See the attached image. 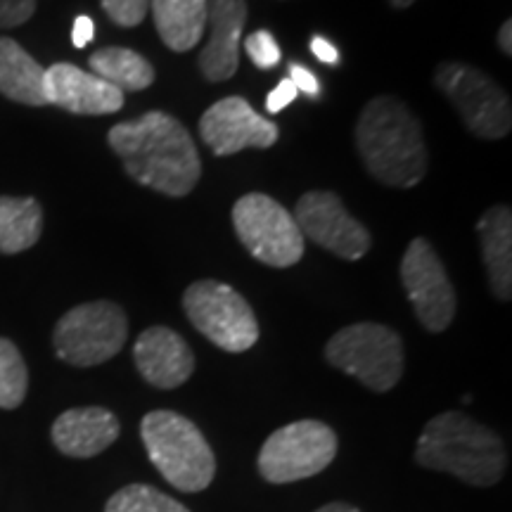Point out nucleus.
<instances>
[{"instance_id":"1","label":"nucleus","mask_w":512,"mask_h":512,"mask_svg":"<svg viewBox=\"0 0 512 512\" xmlns=\"http://www.w3.org/2000/svg\"><path fill=\"white\" fill-rule=\"evenodd\" d=\"M110 147L133 181L169 197H185L202 176L195 140L181 121L166 112L112 126Z\"/></svg>"},{"instance_id":"2","label":"nucleus","mask_w":512,"mask_h":512,"mask_svg":"<svg viewBox=\"0 0 512 512\" xmlns=\"http://www.w3.org/2000/svg\"><path fill=\"white\" fill-rule=\"evenodd\" d=\"M363 164L389 188H415L427 176V145L415 114L392 95H377L356 124Z\"/></svg>"},{"instance_id":"3","label":"nucleus","mask_w":512,"mask_h":512,"mask_svg":"<svg viewBox=\"0 0 512 512\" xmlns=\"http://www.w3.org/2000/svg\"><path fill=\"white\" fill-rule=\"evenodd\" d=\"M415 460L427 470L448 472L472 486H491L503 477L508 453L489 427L448 411L422 427Z\"/></svg>"},{"instance_id":"4","label":"nucleus","mask_w":512,"mask_h":512,"mask_svg":"<svg viewBox=\"0 0 512 512\" xmlns=\"http://www.w3.org/2000/svg\"><path fill=\"white\" fill-rule=\"evenodd\" d=\"M152 465L171 486L197 494L214 482L216 458L195 422L174 411H152L140 422Z\"/></svg>"},{"instance_id":"5","label":"nucleus","mask_w":512,"mask_h":512,"mask_svg":"<svg viewBox=\"0 0 512 512\" xmlns=\"http://www.w3.org/2000/svg\"><path fill=\"white\" fill-rule=\"evenodd\" d=\"M325 358L373 392H389L403 375V342L399 332L380 323L342 328L325 347Z\"/></svg>"},{"instance_id":"6","label":"nucleus","mask_w":512,"mask_h":512,"mask_svg":"<svg viewBox=\"0 0 512 512\" xmlns=\"http://www.w3.org/2000/svg\"><path fill=\"white\" fill-rule=\"evenodd\" d=\"M185 316L211 344L230 354L252 349L259 339V323L252 306L238 290L219 280L192 283L183 294Z\"/></svg>"},{"instance_id":"7","label":"nucleus","mask_w":512,"mask_h":512,"mask_svg":"<svg viewBox=\"0 0 512 512\" xmlns=\"http://www.w3.org/2000/svg\"><path fill=\"white\" fill-rule=\"evenodd\" d=\"M128 320L119 304L88 302L74 306L57 320L53 332L55 354L79 368L100 366L124 349Z\"/></svg>"},{"instance_id":"8","label":"nucleus","mask_w":512,"mask_h":512,"mask_svg":"<svg viewBox=\"0 0 512 512\" xmlns=\"http://www.w3.org/2000/svg\"><path fill=\"white\" fill-rule=\"evenodd\" d=\"M238 240L261 264L290 268L304 256V235L283 204L261 192H249L233 207Z\"/></svg>"},{"instance_id":"9","label":"nucleus","mask_w":512,"mask_h":512,"mask_svg":"<svg viewBox=\"0 0 512 512\" xmlns=\"http://www.w3.org/2000/svg\"><path fill=\"white\" fill-rule=\"evenodd\" d=\"M337 456V434L325 422L299 420L280 427L261 446V477L271 484H290L316 477Z\"/></svg>"},{"instance_id":"10","label":"nucleus","mask_w":512,"mask_h":512,"mask_svg":"<svg viewBox=\"0 0 512 512\" xmlns=\"http://www.w3.org/2000/svg\"><path fill=\"white\" fill-rule=\"evenodd\" d=\"M434 83L453 102L460 119L477 138H505L512 128L510 98L489 74L470 64H439Z\"/></svg>"},{"instance_id":"11","label":"nucleus","mask_w":512,"mask_h":512,"mask_svg":"<svg viewBox=\"0 0 512 512\" xmlns=\"http://www.w3.org/2000/svg\"><path fill=\"white\" fill-rule=\"evenodd\" d=\"M401 283L422 328L444 332L453 323L458 309L456 290L430 240L415 238L408 245L401 259Z\"/></svg>"},{"instance_id":"12","label":"nucleus","mask_w":512,"mask_h":512,"mask_svg":"<svg viewBox=\"0 0 512 512\" xmlns=\"http://www.w3.org/2000/svg\"><path fill=\"white\" fill-rule=\"evenodd\" d=\"M294 221L302 230L304 240H313L318 247L337 254L339 259L358 261L370 252L373 238L363 223L344 209L335 192L313 190L299 197L294 207Z\"/></svg>"},{"instance_id":"13","label":"nucleus","mask_w":512,"mask_h":512,"mask_svg":"<svg viewBox=\"0 0 512 512\" xmlns=\"http://www.w3.org/2000/svg\"><path fill=\"white\" fill-rule=\"evenodd\" d=\"M200 136L216 157L238 155L247 147L266 150L278 143L280 131L273 121L254 112L240 95H230L209 107L200 119Z\"/></svg>"},{"instance_id":"14","label":"nucleus","mask_w":512,"mask_h":512,"mask_svg":"<svg viewBox=\"0 0 512 512\" xmlns=\"http://www.w3.org/2000/svg\"><path fill=\"white\" fill-rule=\"evenodd\" d=\"M46 100L72 114L100 117L124 107V91L76 64L57 62L46 69Z\"/></svg>"},{"instance_id":"15","label":"nucleus","mask_w":512,"mask_h":512,"mask_svg":"<svg viewBox=\"0 0 512 512\" xmlns=\"http://www.w3.org/2000/svg\"><path fill=\"white\" fill-rule=\"evenodd\" d=\"M247 22V0H209V43L200 53V72L207 81H228L240 67V38Z\"/></svg>"},{"instance_id":"16","label":"nucleus","mask_w":512,"mask_h":512,"mask_svg":"<svg viewBox=\"0 0 512 512\" xmlns=\"http://www.w3.org/2000/svg\"><path fill=\"white\" fill-rule=\"evenodd\" d=\"M133 361L145 382L157 389L181 387L195 370V356H192L188 342L164 325H155L136 339Z\"/></svg>"},{"instance_id":"17","label":"nucleus","mask_w":512,"mask_h":512,"mask_svg":"<svg viewBox=\"0 0 512 512\" xmlns=\"http://www.w3.org/2000/svg\"><path fill=\"white\" fill-rule=\"evenodd\" d=\"M53 444L69 458H93L119 437L117 415L107 408L88 406L64 411L53 422Z\"/></svg>"},{"instance_id":"18","label":"nucleus","mask_w":512,"mask_h":512,"mask_svg":"<svg viewBox=\"0 0 512 512\" xmlns=\"http://www.w3.org/2000/svg\"><path fill=\"white\" fill-rule=\"evenodd\" d=\"M482 259L496 299H512V211L505 204L491 207L477 223Z\"/></svg>"},{"instance_id":"19","label":"nucleus","mask_w":512,"mask_h":512,"mask_svg":"<svg viewBox=\"0 0 512 512\" xmlns=\"http://www.w3.org/2000/svg\"><path fill=\"white\" fill-rule=\"evenodd\" d=\"M0 93L29 107L48 105L46 69L8 36H0Z\"/></svg>"},{"instance_id":"20","label":"nucleus","mask_w":512,"mask_h":512,"mask_svg":"<svg viewBox=\"0 0 512 512\" xmlns=\"http://www.w3.org/2000/svg\"><path fill=\"white\" fill-rule=\"evenodd\" d=\"M150 12L164 46L174 53H188L207 29L209 0H150Z\"/></svg>"},{"instance_id":"21","label":"nucleus","mask_w":512,"mask_h":512,"mask_svg":"<svg viewBox=\"0 0 512 512\" xmlns=\"http://www.w3.org/2000/svg\"><path fill=\"white\" fill-rule=\"evenodd\" d=\"M41 233L43 209L34 197H0V252H27Z\"/></svg>"},{"instance_id":"22","label":"nucleus","mask_w":512,"mask_h":512,"mask_svg":"<svg viewBox=\"0 0 512 512\" xmlns=\"http://www.w3.org/2000/svg\"><path fill=\"white\" fill-rule=\"evenodd\" d=\"M88 67L119 91H145L155 83V67L128 48H102L91 55Z\"/></svg>"},{"instance_id":"23","label":"nucleus","mask_w":512,"mask_h":512,"mask_svg":"<svg viewBox=\"0 0 512 512\" xmlns=\"http://www.w3.org/2000/svg\"><path fill=\"white\" fill-rule=\"evenodd\" d=\"M27 389V363L10 339L0 337V408L12 411V408L22 406Z\"/></svg>"},{"instance_id":"24","label":"nucleus","mask_w":512,"mask_h":512,"mask_svg":"<svg viewBox=\"0 0 512 512\" xmlns=\"http://www.w3.org/2000/svg\"><path fill=\"white\" fill-rule=\"evenodd\" d=\"M105 512H190L176 498L162 494L155 486L131 484L119 489L105 505Z\"/></svg>"},{"instance_id":"25","label":"nucleus","mask_w":512,"mask_h":512,"mask_svg":"<svg viewBox=\"0 0 512 512\" xmlns=\"http://www.w3.org/2000/svg\"><path fill=\"white\" fill-rule=\"evenodd\" d=\"M102 8L114 24L133 29L143 24L147 12H150V0H102Z\"/></svg>"},{"instance_id":"26","label":"nucleus","mask_w":512,"mask_h":512,"mask_svg":"<svg viewBox=\"0 0 512 512\" xmlns=\"http://www.w3.org/2000/svg\"><path fill=\"white\" fill-rule=\"evenodd\" d=\"M245 50L259 69H273L275 64L280 62V48L275 43V38L271 36V31L259 29L254 34L247 36L245 41Z\"/></svg>"},{"instance_id":"27","label":"nucleus","mask_w":512,"mask_h":512,"mask_svg":"<svg viewBox=\"0 0 512 512\" xmlns=\"http://www.w3.org/2000/svg\"><path fill=\"white\" fill-rule=\"evenodd\" d=\"M36 12V0H0V29L22 27Z\"/></svg>"},{"instance_id":"28","label":"nucleus","mask_w":512,"mask_h":512,"mask_svg":"<svg viewBox=\"0 0 512 512\" xmlns=\"http://www.w3.org/2000/svg\"><path fill=\"white\" fill-rule=\"evenodd\" d=\"M297 88H294V83L290 79H283L278 83V88H273L271 93H268L266 98V110L271 114H278L283 112L290 102H294V98H297Z\"/></svg>"},{"instance_id":"29","label":"nucleus","mask_w":512,"mask_h":512,"mask_svg":"<svg viewBox=\"0 0 512 512\" xmlns=\"http://www.w3.org/2000/svg\"><path fill=\"white\" fill-rule=\"evenodd\" d=\"M290 81L294 83V88H297V91L311 95V98H318L320 95L318 79L309 72V69L302 67V64H294V62L290 64Z\"/></svg>"},{"instance_id":"30","label":"nucleus","mask_w":512,"mask_h":512,"mask_svg":"<svg viewBox=\"0 0 512 512\" xmlns=\"http://www.w3.org/2000/svg\"><path fill=\"white\" fill-rule=\"evenodd\" d=\"M95 36V24L88 15H79L74 19V29H72V43L76 48H86L88 43L93 41Z\"/></svg>"},{"instance_id":"31","label":"nucleus","mask_w":512,"mask_h":512,"mask_svg":"<svg viewBox=\"0 0 512 512\" xmlns=\"http://www.w3.org/2000/svg\"><path fill=\"white\" fill-rule=\"evenodd\" d=\"M311 50H313V55H316L320 62H325V64H337V62H339L337 48L332 46L328 38L313 36V38H311Z\"/></svg>"},{"instance_id":"32","label":"nucleus","mask_w":512,"mask_h":512,"mask_svg":"<svg viewBox=\"0 0 512 512\" xmlns=\"http://www.w3.org/2000/svg\"><path fill=\"white\" fill-rule=\"evenodd\" d=\"M498 46H501V50L508 57L512 55V22L510 19H505L501 31H498Z\"/></svg>"},{"instance_id":"33","label":"nucleus","mask_w":512,"mask_h":512,"mask_svg":"<svg viewBox=\"0 0 512 512\" xmlns=\"http://www.w3.org/2000/svg\"><path fill=\"white\" fill-rule=\"evenodd\" d=\"M316 512H361V510L354 508V505H349V503H328V505H323V508H318Z\"/></svg>"},{"instance_id":"34","label":"nucleus","mask_w":512,"mask_h":512,"mask_svg":"<svg viewBox=\"0 0 512 512\" xmlns=\"http://www.w3.org/2000/svg\"><path fill=\"white\" fill-rule=\"evenodd\" d=\"M389 3H392L394 8H399V10H406V8H411V5L415 3V0H389Z\"/></svg>"}]
</instances>
